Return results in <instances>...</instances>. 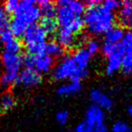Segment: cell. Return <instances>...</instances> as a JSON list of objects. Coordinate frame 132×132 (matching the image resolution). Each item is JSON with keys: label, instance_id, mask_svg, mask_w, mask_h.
<instances>
[{"label": "cell", "instance_id": "obj_1", "mask_svg": "<svg viewBox=\"0 0 132 132\" xmlns=\"http://www.w3.org/2000/svg\"><path fill=\"white\" fill-rule=\"evenodd\" d=\"M82 18L88 32L92 35H105L115 26L117 20L115 13L107 10L101 5L86 7Z\"/></svg>", "mask_w": 132, "mask_h": 132}, {"label": "cell", "instance_id": "obj_2", "mask_svg": "<svg viewBox=\"0 0 132 132\" xmlns=\"http://www.w3.org/2000/svg\"><path fill=\"white\" fill-rule=\"evenodd\" d=\"M15 16L24 21L28 26L35 24L42 19V15L36 2L31 0H24L22 2H19L18 8L15 13Z\"/></svg>", "mask_w": 132, "mask_h": 132}, {"label": "cell", "instance_id": "obj_3", "mask_svg": "<svg viewBox=\"0 0 132 132\" xmlns=\"http://www.w3.org/2000/svg\"><path fill=\"white\" fill-rule=\"evenodd\" d=\"M76 70H77V67L72 57L70 55H63L53 70V78L58 81H62L67 79L72 80Z\"/></svg>", "mask_w": 132, "mask_h": 132}, {"label": "cell", "instance_id": "obj_4", "mask_svg": "<svg viewBox=\"0 0 132 132\" xmlns=\"http://www.w3.org/2000/svg\"><path fill=\"white\" fill-rule=\"evenodd\" d=\"M22 38L24 44L26 45V47H27V46L36 45V44L46 43L47 34L40 24H35L28 26Z\"/></svg>", "mask_w": 132, "mask_h": 132}, {"label": "cell", "instance_id": "obj_5", "mask_svg": "<svg viewBox=\"0 0 132 132\" xmlns=\"http://www.w3.org/2000/svg\"><path fill=\"white\" fill-rule=\"evenodd\" d=\"M0 62L5 70V72H10V73L19 74L22 70V67L24 66L22 55L13 54L5 51H3L0 55Z\"/></svg>", "mask_w": 132, "mask_h": 132}, {"label": "cell", "instance_id": "obj_6", "mask_svg": "<svg viewBox=\"0 0 132 132\" xmlns=\"http://www.w3.org/2000/svg\"><path fill=\"white\" fill-rule=\"evenodd\" d=\"M41 82H42V74L35 70H27V69H24L19 72L16 81V84L21 85L24 88L36 87Z\"/></svg>", "mask_w": 132, "mask_h": 132}, {"label": "cell", "instance_id": "obj_7", "mask_svg": "<svg viewBox=\"0 0 132 132\" xmlns=\"http://www.w3.org/2000/svg\"><path fill=\"white\" fill-rule=\"evenodd\" d=\"M116 17L121 28L132 30V0L121 2V7Z\"/></svg>", "mask_w": 132, "mask_h": 132}, {"label": "cell", "instance_id": "obj_8", "mask_svg": "<svg viewBox=\"0 0 132 132\" xmlns=\"http://www.w3.org/2000/svg\"><path fill=\"white\" fill-rule=\"evenodd\" d=\"M90 100L93 105H96L103 110H110L113 108V101L107 94L100 90H92L90 93Z\"/></svg>", "mask_w": 132, "mask_h": 132}, {"label": "cell", "instance_id": "obj_9", "mask_svg": "<svg viewBox=\"0 0 132 132\" xmlns=\"http://www.w3.org/2000/svg\"><path fill=\"white\" fill-rule=\"evenodd\" d=\"M57 43L63 49H72L76 46V36L67 27H61L56 33Z\"/></svg>", "mask_w": 132, "mask_h": 132}, {"label": "cell", "instance_id": "obj_10", "mask_svg": "<svg viewBox=\"0 0 132 132\" xmlns=\"http://www.w3.org/2000/svg\"><path fill=\"white\" fill-rule=\"evenodd\" d=\"M104 110L92 104L87 109L84 121L89 125H100L104 124Z\"/></svg>", "mask_w": 132, "mask_h": 132}, {"label": "cell", "instance_id": "obj_11", "mask_svg": "<svg viewBox=\"0 0 132 132\" xmlns=\"http://www.w3.org/2000/svg\"><path fill=\"white\" fill-rule=\"evenodd\" d=\"M74 14L71 11L69 7L65 6H57L55 20L61 27H66L70 24V23L75 18Z\"/></svg>", "mask_w": 132, "mask_h": 132}, {"label": "cell", "instance_id": "obj_12", "mask_svg": "<svg viewBox=\"0 0 132 132\" xmlns=\"http://www.w3.org/2000/svg\"><path fill=\"white\" fill-rule=\"evenodd\" d=\"M53 64H54V59L46 53L35 56V70L40 74L49 72L53 69Z\"/></svg>", "mask_w": 132, "mask_h": 132}, {"label": "cell", "instance_id": "obj_13", "mask_svg": "<svg viewBox=\"0 0 132 132\" xmlns=\"http://www.w3.org/2000/svg\"><path fill=\"white\" fill-rule=\"evenodd\" d=\"M72 57L78 69H82V70L88 69L89 63L90 61V55L89 54V53L84 47L78 48L72 55Z\"/></svg>", "mask_w": 132, "mask_h": 132}, {"label": "cell", "instance_id": "obj_14", "mask_svg": "<svg viewBox=\"0 0 132 132\" xmlns=\"http://www.w3.org/2000/svg\"><path fill=\"white\" fill-rule=\"evenodd\" d=\"M81 90V82L79 81H71L70 82L62 84L57 90L60 97H68L78 93Z\"/></svg>", "mask_w": 132, "mask_h": 132}, {"label": "cell", "instance_id": "obj_15", "mask_svg": "<svg viewBox=\"0 0 132 132\" xmlns=\"http://www.w3.org/2000/svg\"><path fill=\"white\" fill-rule=\"evenodd\" d=\"M57 6H65L71 9L75 16H81L84 15L86 6L84 3L77 0H59Z\"/></svg>", "mask_w": 132, "mask_h": 132}, {"label": "cell", "instance_id": "obj_16", "mask_svg": "<svg viewBox=\"0 0 132 132\" xmlns=\"http://www.w3.org/2000/svg\"><path fill=\"white\" fill-rule=\"evenodd\" d=\"M125 32L124 29L120 26H113L104 35V43L109 44H119L121 43L124 38Z\"/></svg>", "mask_w": 132, "mask_h": 132}, {"label": "cell", "instance_id": "obj_17", "mask_svg": "<svg viewBox=\"0 0 132 132\" xmlns=\"http://www.w3.org/2000/svg\"><path fill=\"white\" fill-rule=\"evenodd\" d=\"M40 10L42 18H54L56 15V6L48 0H41L36 2Z\"/></svg>", "mask_w": 132, "mask_h": 132}, {"label": "cell", "instance_id": "obj_18", "mask_svg": "<svg viewBox=\"0 0 132 132\" xmlns=\"http://www.w3.org/2000/svg\"><path fill=\"white\" fill-rule=\"evenodd\" d=\"M28 26L22 21L18 17L14 16V18L10 21V26H9V30L11 31V33L13 34V35L15 36V38H21L24 35V32L26 31Z\"/></svg>", "mask_w": 132, "mask_h": 132}, {"label": "cell", "instance_id": "obj_19", "mask_svg": "<svg viewBox=\"0 0 132 132\" xmlns=\"http://www.w3.org/2000/svg\"><path fill=\"white\" fill-rule=\"evenodd\" d=\"M123 57L117 53L110 55L108 57L106 65V73L108 75H112L121 69V62H122Z\"/></svg>", "mask_w": 132, "mask_h": 132}, {"label": "cell", "instance_id": "obj_20", "mask_svg": "<svg viewBox=\"0 0 132 132\" xmlns=\"http://www.w3.org/2000/svg\"><path fill=\"white\" fill-rule=\"evenodd\" d=\"M75 132H109V130L105 123L100 125H89L83 120L76 126Z\"/></svg>", "mask_w": 132, "mask_h": 132}, {"label": "cell", "instance_id": "obj_21", "mask_svg": "<svg viewBox=\"0 0 132 132\" xmlns=\"http://www.w3.org/2000/svg\"><path fill=\"white\" fill-rule=\"evenodd\" d=\"M45 53L53 57V59L54 57H62L64 53V49L57 42L52 41V42L46 43Z\"/></svg>", "mask_w": 132, "mask_h": 132}, {"label": "cell", "instance_id": "obj_22", "mask_svg": "<svg viewBox=\"0 0 132 132\" xmlns=\"http://www.w3.org/2000/svg\"><path fill=\"white\" fill-rule=\"evenodd\" d=\"M41 26L48 35H53L57 33L58 24L54 18H42L41 19Z\"/></svg>", "mask_w": 132, "mask_h": 132}, {"label": "cell", "instance_id": "obj_23", "mask_svg": "<svg viewBox=\"0 0 132 132\" xmlns=\"http://www.w3.org/2000/svg\"><path fill=\"white\" fill-rule=\"evenodd\" d=\"M18 74L10 73V72H4L0 75V86L3 89H7L14 84H16Z\"/></svg>", "mask_w": 132, "mask_h": 132}, {"label": "cell", "instance_id": "obj_24", "mask_svg": "<svg viewBox=\"0 0 132 132\" xmlns=\"http://www.w3.org/2000/svg\"><path fill=\"white\" fill-rule=\"evenodd\" d=\"M15 105V98L9 93H6L1 98L0 101V111L6 112L12 110Z\"/></svg>", "mask_w": 132, "mask_h": 132}, {"label": "cell", "instance_id": "obj_25", "mask_svg": "<svg viewBox=\"0 0 132 132\" xmlns=\"http://www.w3.org/2000/svg\"><path fill=\"white\" fill-rule=\"evenodd\" d=\"M22 49L23 44L16 38L13 39L11 42H9L8 44L4 45V51L10 53H13V54H20Z\"/></svg>", "mask_w": 132, "mask_h": 132}, {"label": "cell", "instance_id": "obj_26", "mask_svg": "<svg viewBox=\"0 0 132 132\" xmlns=\"http://www.w3.org/2000/svg\"><path fill=\"white\" fill-rule=\"evenodd\" d=\"M85 24H84V21H83V18L81 16H76L72 22L70 23L68 26H66V27L70 29L71 31L72 32V34L74 35H78L80 34L82 29L84 28Z\"/></svg>", "mask_w": 132, "mask_h": 132}, {"label": "cell", "instance_id": "obj_27", "mask_svg": "<svg viewBox=\"0 0 132 132\" xmlns=\"http://www.w3.org/2000/svg\"><path fill=\"white\" fill-rule=\"evenodd\" d=\"M120 70L126 75H131L132 74V53H127L123 56Z\"/></svg>", "mask_w": 132, "mask_h": 132}, {"label": "cell", "instance_id": "obj_28", "mask_svg": "<svg viewBox=\"0 0 132 132\" xmlns=\"http://www.w3.org/2000/svg\"><path fill=\"white\" fill-rule=\"evenodd\" d=\"M10 26L9 15L5 11L3 5L0 4V30L8 29Z\"/></svg>", "mask_w": 132, "mask_h": 132}, {"label": "cell", "instance_id": "obj_29", "mask_svg": "<svg viewBox=\"0 0 132 132\" xmlns=\"http://www.w3.org/2000/svg\"><path fill=\"white\" fill-rule=\"evenodd\" d=\"M84 48L89 53V54L92 56V55H95L96 53H98V52L101 50V44L95 39H90V40L87 41L86 47Z\"/></svg>", "mask_w": 132, "mask_h": 132}, {"label": "cell", "instance_id": "obj_30", "mask_svg": "<svg viewBox=\"0 0 132 132\" xmlns=\"http://www.w3.org/2000/svg\"><path fill=\"white\" fill-rule=\"evenodd\" d=\"M101 6L110 12H115L117 10H119L121 7V2L119 1H115V0H106L104 2L101 3Z\"/></svg>", "mask_w": 132, "mask_h": 132}, {"label": "cell", "instance_id": "obj_31", "mask_svg": "<svg viewBox=\"0 0 132 132\" xmlns=\"http://www.w3.org/2000/svg\"><path fill=\"white\" fill-rule=\"evenodd\" d=\"M19 6V1L17 0H8L6 2L4 3L3 6H4V9L6 13L9 15V14H14L16 12L17 8Z\"/></svg>", "mask_w": 132, "mask_h": 132}, {"label": "cell", "instance_id": "obj_32", "mask_svg": "<svg viewBox=\"0 0 132 132\" xmlns=\"http://www.w3.org/2000/svg\"><path fill=\"white\" fill-rule=\"evenodd\" d=\"M13 39H15V36H14L13 34L11 33L9 28H8V29L0 30V43H1L3 45H5V44L11 42Z\"/></svg>", "mask_w": 132, "mask_h": 132}, {"label": "cell", "instance_id": "obj_33", "mask_svg": "<svg viewBox=\"0 0 132 132\" xmlns=\"http://www.w3.org/2000/svg\"><path fill=\"white\" fill-rule=\"evenodd\" d=\"M122 44L126 49V53H132V30H129L125 33Z\"/></svg>", "mask_w": 132, "mask_h": 132}, {"label": "cell", "instance_id": "obj_34", "mask_svg": "<svg viewBox=\"0 0 132 132\" xmlns=\"http://www.w3.org/2000/svg\"><path fill=\"white\" fill-rule=\"evenodd\" d=\"M23 65H24V69H27V70H35V56L31 55V54H26V55H24V56H23Z\"/></svg>", "mask_w": 132, "mask_h": 132}, {"label": "cell", "instance_id": "obj_35", "mask_svg": "<svg viewBox=\"0 0 132 132\" xmlns=\"http://www.w3.org/2000/svg\"><path fill=\"white\" fill-rule=\"evenodd\" d=\"M111 130L112 132H132L131 128L123 121H117L114 123Z\"/></svg>", "mask_w": 132, "mask_h": 132}, {"label": "cell", "instance_id": "obj_36", "mask_svg": "<svg viewBox=\"0 0 132 132\" xmlns=\"http://www.w3.org/2000/svg\"><path fill=\"white\" fill-rule=\"evenodd\" d=\"M69 118H70V115H69V112L67 110H61L58 113L56 114V121L59 123L60 125H65L66 123L68 122Z\"/></svg>", "mask_w": 132, "mask_h": 132}, {"label": "cell", "instance_id": "obj_37", "mask_svg": "<svg viewBox=\"0 0 132 132\" xmlns=\"http://www.w3.org/2000/svg\"><path fill=\"white\" fill-rule=\"evenodd\" d=\"M115 44H109V43H104L102 46L101 47V53L105 55V56L109 57L111 54L114 53V50H115Z\"/></svg>", "mask_w": 132, "mask_h": 132}, {"label": "cell", "instance_id": "obj_38", "mask_svg": "<svg viewBox=\"0 0 132 132\" xmlns=\"http://www.w3.org/2000/svg\"><path fill=\"white\" fill-rule=\"evenodd\" d=\"M85 5V6L87 7H93V6H99V5H101V1H96V0H90V1H86V2H83Z\"/></svg>", "mask_w": 132, "mask_h": 132}, {"label": "cell", "instance_id": "obj_39", "mask_svg": "<svg viewBox=\"0 0 132 132\" xmlns=\"http://www.w3.org/2000/svg\"><path fill=\"white\" fill-rule=\"evenodd\" d=\"M128 115H129V117L132 119V104L130 105L129 107H128Z\"/></svg>", "mask_w": 132, "mask_h": 132}]
</instances>
